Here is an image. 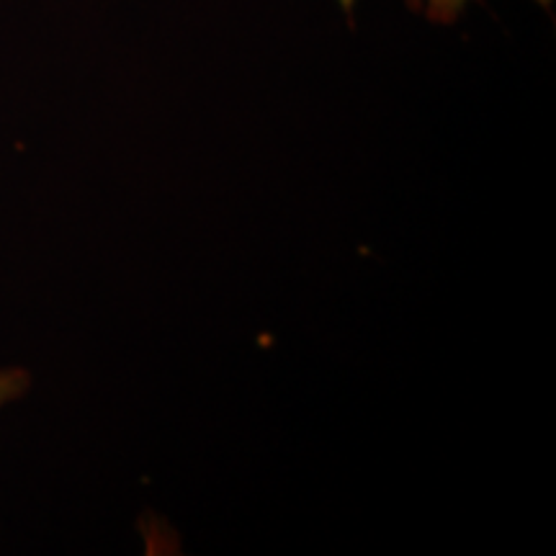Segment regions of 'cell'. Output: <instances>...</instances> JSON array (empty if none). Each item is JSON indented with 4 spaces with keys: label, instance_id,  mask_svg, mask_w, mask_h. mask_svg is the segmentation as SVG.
Listing matches in <instances>:
<instances>
[{
    "label": "cell",
    "instance_id": "2",
    "mask_svg": "<svg viewBox=\"0 0 556 556\" xmlns=\"http://www.w3.org/2000/svg\"><path fill=\"white\" fill-rule=\"evenodd\" d=\"M31 387V374L21 366L0 368V407L24 397Z\"/></svg>",
    "mask_w": 556,
    "mask_h": 556
},
{
    "label": "cell",
    "instance_id": "1",
    "mask_svg": "<svg viewBox=\"0 0 556 556\" xmlns=\"http://www.w3.org/2000/svg\"><path fill=\"white\" fill-rule=\"evenodd\" d=\"M469 0H407L409 9L426 13V18L435 24H454L458 13L467 9Z\"/></svg>",
    "mask_w": 556,
    "mask_h": 556
}]
</instances>
